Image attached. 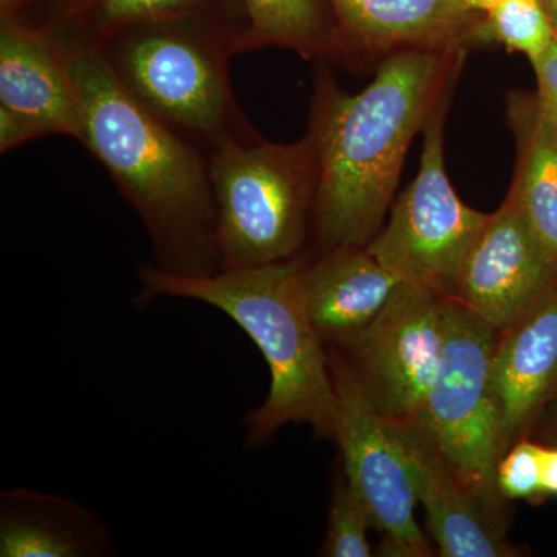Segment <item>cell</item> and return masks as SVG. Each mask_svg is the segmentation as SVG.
<instances>
[{"instance_id":"4fadbf2b","label":"cell","mask_w":557,"mask_h":557,"mask_svg":"<svg viewBox=\"0 0 557 557\" xmlns=\"http://www.w3.org/2000/svg\"><path fill=\"white\" fill-rule=\"evenodd\" d=\"M347 58L405 50H468L482 13L460 0H327Z\"/></svg>"},{"instance_id":"8fae6325","label":"cell","mask_w":557,"mask_h":557,"mask_svg":"<svg viewBox=\"0 0 557 557\" xmlns=\"http://www.w3.org/2000/svg\"><path fill=\"white\" fill-rule=\"evenodd\" d=\"M556 287V260L505 197L469 248L454 299L502 332Z\"/></svg>"},{"instance_id":"8992f818","label":"cell","mask_w":557,"mask_h":557,"mask_svg":"<svg viewBox=\"0 0 557 557\" xmlns=\"http://www.w3.org/2000/svg\"><path fill=\"white\" fill-rule=\"evenodd\" d=\"M497 336L498 330L474 311L457 299L446 300L445 347L417 424L486 511L505 525V500L496 480L504 456L502 412L491 380Z\"/></svg>"},{"instance_id":"83f0119b","label":"cell","mask_w":557,"mask_h":557,"mask_svg":"<svg viewBox=\"0 0 557 557\" xmlns=\"http://www.w3.org/2000/svg\"><path fill=\"white\" fill-rule=\"evenodd\" d=\"M469 10L478 11V13H486L493 10L494 7L500 5L505 0H460Z\"/></svg>"},{"instance_id":"30bf717a","label":"cell","mask_w":557,"mask_h":557,"mask_svg":"<svg viewBox=\"0 0 557 557\" xmlns=\"http://www.w3.org/2000/svg\"><path fill=\"white\" fill-rule=\"evenodd\" d=\"M46 135H79L67 51L49 24L0 20V152Z\"/></svg>"},{"instance_id":"d6986e66","label":"cell","mask_w":557,"mask_h":557,"mask_svg":"<svg viewBox=\"0 0 557 557\" xmlns=\"http://www.w3.org/2000/svg\"><path fill=\"white\" fill-rule=\"evenodd\" d=\"M175 17H201L233 28L242 36L244 53L249 27L244 0H97L79 25L100 38L137 22Z\"/></svg>"},{"instance_id":"ffe728a7","label":"cell","mask_w":557,"mask_h":557,"mask_svg":"<svg viewBox=\"0 0 557 557\" xmlns=\"http://www.w3.org/2000/svg\"><path fill=\"white\" fill-rule=\"evenodd\" d=\"M555 36V27L541 0H505L482 13L475 46L498 44L534 62L549 49Z\"/></svg>"},{"instance_id":"9a60e30c","label":"cell","mask_w":557,"mask_h":557,"mask_svg":"<svg viewBox=\"0 0 557 557\" xmlns=\"http://www.w3.org/2000/svg\"><path fill=\"white\" fill-rule=\"evenodd\" d=\"M397 423V421H395ZM426 527L443 557H511L518 549L417 423H398Z\"/></svg>"},{"instance_id":"e0dca14e","label":"cell","mask_w":557,"mask_h":557,"mask_svg":"<svg viewBox=\"0 0 557 557\" xmlns=\"http://www.w3.org/2000/svg\"><path fill=\"white\" fill-rule=\"evenodd\" d=\"M507 121L516 139L507 196L557 262V127L536 91H509Z\"/></svg>"},{"instance_id":"ac0fdd59","label":"cell","mask_w":557,"mask_h":557,"mask_svg":"<svg viewBox=\"0 0 557 557\" xmlns=\"http://www.w3.org/2000/svg\"><path fill=\"white\" fill-rule=\"evenodd\" d=\"M249 27L244 53L282 47L309 60H348L327 0H244Z\"/></svg>"},{"instance_id":"7402d4cb","label":"cell","mask_w":557,"mask_h":557,"mask_svg":"<svg viewBox=\"0 0 557 557\" xmlns=\"http://www.w3.org/2000/svg\"><path fill=\"white\" fill-rule=\"evenodd\" d=\"M541 443L520 440L497 465V490L504 500H544L541 487Z\"/></svg>"},{"instance_id":"cb8c5ba5","label":"cell","mask_w":557,"mask_h":557,"mask_svg":"<svg viewBox=\"0 0 557 557\" xmlns=\"http://www.w3.org/2000/svg\"><path fill=\"white\" fill-rule=\"evenodd\" d=\"M97 0H36L35 16L28 20L40 24H79ZM32 13V11H30Z\"/></svg>"},{"instance_id":"7a4b0ae2","label":"cell","mask_w":557,"mask_h":557,"mask_svg":"<svg viewBox=\"0 0 557 557\" xmlns=\"http://www.w3.org/2000/svg\"><path fill=\"white\" fill-rule=\"evenodd\" d=\"M67 51L79 98L81 145L137 211L160 270L220 271L207 153L156 119L124 89L97 38L79 24L51 25Z\"/></svg>"},{"instance_id":"3957f363","label":"cell","mask_w":557,"mask_h":557,"mask_svg":"<svg viewBox=\"0 0 557 557\" xmlns=\"http://www.w3.org/2000/svg\"><path fill=\"white\" fill-rule=\"evenodd\" d=\"M306 255L285 262L220 270L211 276H178L143 263L141 295L208 304L233 319L259 348L270 369L265 401L245 418L249 446H259L288 423H304L333 440L336 391L329 350L311 324L300 271Z\"/></svg>"},{"instance_id":"d4e9b609","label":"cell","mask_w":557,"mask_h":557,"mask_svg":"<svg viewBox=\"0 0 557 557\" xmlns=\"http://www.w3.org/2000/svg\"><path fill=\"white\" fill-rule=\"evenodd\" d=\"M542 496L557 497V446L541 443Z\"/></svg>"},{"instance_id":"f1b7e54d","label":"cell","mask_w":557,"mask_h":557,"mask_svg":"<svg viewBox=\"0 0 557 557\" xmlns=\"http://www.w3.org/2000/svg\"><path fill=\"white\" fill-rule=\"evenodd\" d=\"M545 11H547L549 21H552L553 27L557 33V0H541Z\"/></svg>"},{"instance_id":"6da1fadb","label":"cell","mask_w":557,"mask_h":557,"mask_svg":"<svg viewBox=\"0 0 557 557\" xmlns=\"http://www.w3.org/2000/svg\"><path fill=\"white\" fill-rule=\"evenodd\" d=\"M468 50H405L381 61L359 94L318 69L307 135L318 161L319 252L366 247L383 228L410 143L454 91Z\"/></svg>"},{"instance_id":"277c9868","label":"cell","mask_w":557,"mask_h":557,"mask_svg":"<svg viewBox=\"0 0 557 557\" xmlns=\"http://www.w3.org/2000/svg\"><path fill=\"white\" fill-rule=\"evenodd\" d=\"M97 40L124 89L201 149L258 137L231 86V57L242 46L233 28L201 17H175L137 22Z\"/></svg>"},{"instance_id":"2e32d148","label":"cell","mask_w":557,"mask_h":557,"mask_svg":"<svg viewBox=\"0 0 557 557\" xmlns=\"http://www.w3.org/2000/svg\"><path fill=\"white\" fill-rule=\"evenodd\" d=\"M113 552L108 527L83 505L28 487L0 494V556L97 557Z\"/></svg>"},{"instance_id":"4316f807","label":"cell","mask_w":557,"mask_h":557,"mask_svg":"<svg viewBox=\"0 0 557 557\" xmlns=\"http://www.w3.org/2000/svg\"><path fill=\"white\" fill-rule=\"evenodd\" d=\"M36 0H0V20L28 16Z\"/></svg>"},{"instance_id":"5bb4252c","label":"cell","mask_w":557,"mask_h":557,"mask_svg":"<svg viewBox=\"0 0 557 557\" xmlns=\"http://www.w3.org/2000/svg\"><path fill=\"white\" fill-rule=\"evenodd\" d=\"M405 282L366 247L333 248L300 271L304 307L327 348L346 350Z\"/></svg>"},{"instance_id":"52a82bcc","label":"cell","mask_w":557,"mask_h":557,"mask_svg":"<svg viewBox=\"0 0 557 557\" xmlns=\"http://www.w3.org/2000/svg\"><path fill=\"white\" fill-rule=\"evenodd\" d=\"M450 97L453 91L424 126L417 177L391 208L387 225L366 248L405 284L454 299L463 260L490 214L468 207L450 185L443 149Z\"/></svg>"},{"instance_id":"5b68a950","label":"cell","mask_w":557,"mask_h":557,"mask_svg":"<svg viewBox=\"0 0 557 557\" xmlns=\"http://www.w3.org/2000/svg\"><path fill=\"white\" fill-rule=\"evenodd\" d=\"M220 270L304 255L313 231L318 161L309 135L292 145L228 139L207 152Z\"/></svg>"},{"instance_id":"ba28073f","label":"cell","mask_w":557,"mask_h":557,"mask_svg":"<svg viewBox=\"0 0 557 557\" xmlns=\"http://www.w3.org/2000/svg\"><path fill=\"white\" fill-rule=\"evenodd\" d=\"M327 350L336 391L333 440L339 446L344 478L380 531V555H434L417 522V479L398 423L373 408L344 355L336 348Z\"/></svg>"},{"instance_id":"44dd1931","label":"cell","mask_w":557,"mask_h":557,"mask_svg":"<svg viewBox=\"0 0 557 557\" xmlns=\"http://www.w3.org/2000/svg\"><path fill=\"white\" fill-rule=\"evenodd\" d=\"M373 528L368 508L361 498L348 485L346 478L339 475L333 486L329 509L327 534L321 555L329 557H370L369 530Z\"/></svg>"},{"instance_id":"9c48e42d","label":"cell","mask_w":557,"mask_h":557,"mask_svg":"<svg viewBox=\"0 0 557 557\" xmlns=\"http://www.w3.org/2000/svg\"><path fill=\"white\" fill-rule=\"evenodd\" d=\"M445 296L403 284L357 341L339 350L381 416L417 423L442 359Z\"/></svg>"},{"instance_id":"484cf974","label":"cell","mask_w":557,"mask_h":557,"mask_svg":"<svg viewBox=\"0 0 557 557\" xmlns=\"http://www.w3.org/2000/svg\"><path fill=\"white\" fill-rule=\"evenodd\" d=\"M533 431H536L539 438L542 440L539 443L557 446V399L539 417Z\"/></svg>"},{"instance_id":"603a6c76","label":"cell","mask_w":557,"mask_h":557,"mask_svg":"<svg viewBox=\"0 0 557 557\" xmlns=\"http://www.w3.org/2000/svg\"><path fill=\"white\" fill-rule=\"evenodd\" d=\"M531 65L536 73L539 101L557 127V33L549 49Z\"/></svg>"},{"instance_id":"7c38bea8","label":"cell","mask_w":557,"mask_h":557,"mask_svg":"<svg viewBox=\"0 0 557 557\" xmlns=\"http://www.w3.org/2000/svg\"><path fill=\"white\" fill-rule=\"evenodd\" d=\"M491 380L502 412V450L528 438L557 399V287L516 324L498 332Z\"/></svg>"}]
</instances>
